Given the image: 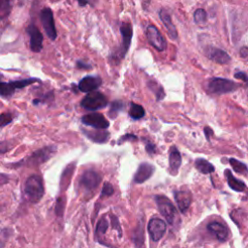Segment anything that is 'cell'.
Returning a JSON list of instances; mask_svg holds the SVG:
<instances>
[{"mask_svg":"<svg viewBox=\"0 0 248 248\" xmlns=\"http://www.w3.org/2000/svg\"><path fill=\"white\" fill-rule=\"evenodd\" d=\"M24 192L31 202H38L44 196V184L41 176L38 174L30 175L25 181Z\"/></svg>","mask_w":248,"mask_h":248,"instance_id":"1","label":"cell"},{"mask_svg":"<svg viewBox=\"0 0 248 248\" xmlns=\"http://www.w3.org/2000/svg\"><path fill=\"white\" fill-rule=\"evenodd\" d=\"M56 151L55 146H46L44 148H41L35 152H33L29 157H27L25 160H22L18 162L17 164H15V167H19V166H38L46 161L49 160L53 154Z\"/></svg>","mask_w":248,"mask_h":248,"instance_id":"2","label":"cell"},{"mask_svg":"<svg viewBox=\"0 0 248 248\" xmlns=\"http://www.w3.org/2000/svg\"><path fill=\"white\" fill-rule=\"evenodd\" d=\"M155 200L160 213L165 217L170 225L173 226L178 219V214L172 202L164 196H157Z\"/></svg>","mask_w":248,"mask_h":248,"instance_id":"3","label":"cell"},{"mask_svg":"<svg viewBox=\"0 0 248 248\" xmlns=\"http://www.w3.org/2000/svg\"><path fill=\"white\" fill-rule=\"evenodd\" d=\"M81 107L88 110H98L108 105L107 97L98 91H91L82 99Z\"/></svg>","mask_w":248,"mask_h":248,"instance_id":"4","label":"cell"},{"mask_svg":"<svg viewBox=\"0 0 248 248\" xmlns=\"http://www.w3.org/2000/svg\"><path fill=\"white\" fill-rule=\"evenodd\" d=\"M237 88V84L231 79L214 78L208 83V90L214 94H225Z\"/></svg>","mask_w":248,"mask_h":248,"instance_id":"5","label":"cell"},{"mask_svg":"<svg viewBox=\"0 0 248 248\" xmlns=\"http://www.w3.org/2000/svg\"><path fill=\"white\" fill-rule=\"evenodd\" d=\"M41 21L43 24V27L47 35V37L50 40H55L57 37L54 19H53V14L52 11L49 8H44L40 14Z\"/></svg>","mask_w":248,"mask_h":248,"instance_id":"6","label":"cell"},{"mask_svg":"<svg viewBox=\"0 0 248 248\" xmlns=\"http://www.w3.org/2000/svg\"><path fill=\"white\" fill-rule=\"evenodd\" d=\"M101 182L100 174L95 170H85L80 176L79 185L82 189L87 192H91L95 190Z\"/></svg>","mask_w":248,"mask_h":248,"instance_id":"7","label":"cell"},{"mask_svg":"<svg viewBox=\"0 0 248 248\" xmlns=\"http://www.w3.org/2000/svg\"><path fill=\"white\" fill-rule=\"evenodd\" d=\"M146 37L149 42V44L156 48L159 51H163L167 47V43L160 33V31L157 29L154 25H149L146 29Z\"/></svg>","mask_w":248,"mask_h":248,"instance_id":"8","label":"cell"},{"mask_svg":"<svg viewBox=\"0 0 248 248\" xmlns=\"http://www.w3.org/2000/svg\"><path fill=\"white\" fill-rule=\"evenodd\" d=\"M167 226L166 223L160 218H152L147 226V230L151 239L154 242L159 241L165 234Z\"/></svg>","mask_w":248,"mask_h":248,"instance_id":"9","label":"cell"},{"mask_svg":"<svg viewBox=\"0 0 248 248\" xmlns=\"http://www.w3.org/2000/svg\"><path fill=\"white\" fill-rule=\"evenodd\" d=\"M120 32L122 35V46L119 51V57L122 58L125 56L126 52L129 49L132 36H133V27L130 21H122L120 25Z\"/></svg>","mask_w":248,"mask_h":248,"instance_id":"10","label":"cell"},{"mask_svg":"<svg viewBox=\"0 0 248 248\" xmlns=\"http://www.w3.org/2000/svg\"><path fill=\"white\" fill-rule=\"evenodd\" d=\"M81 121L84 125L91 126L95 129H107L109 126L108 121L105 118V116L98 112L89 113L86 115H83L81 118Z\"/></svg>","mask_w":248,"mask_h":248,"instance_id":"11","label":"cell"},{"mask_svg":"<svg viewBox=\"0 0 248 248\" xmlns=\"http://www.w3.org/2000/svg\"><path fill=\"white\" fill-rule=\"evenodd\" d=\"M27 33L30 37V48L33 52H40L43 48V35L36 25L30 24L27 27Z\"/></svg>","mask_w":248,"mask_h":248,"instance_id":"12","label":"cell"},{"mask_svg":"<svg viewBox=\"0 0 248 248\" xmlns=\"http://www.w3.org/2000/svg\"><path fill=\"white\" fill-rule=\"evenodd\" d=\"M205 55L212 61L219 63V64H227L231 57L230 55L223 49L217 48L214 46H209L205 50Z\"/></svg>","mask_w":248,"mask_h":248,"instance_id":"13","label":"cell"},{"mask_svg":"<svg viewBox=\"0 0 248 248\" xmlns=\"http://www.w3.org/2000/svg\"><path fill=\"white\" fill-rule=\"evenodd\" d=\"M101 84H102L101 78L93 77V76H87V77H84L78 82V89L81 92L88 93V92L96 90L98 87H100Z\"/></svg>","mask_w":248,"mask_h":248,"instance_id":"14","label":"cell"},{"mask_svg":"<svg viewBox=\"0 0 248 248\" xmlns=\"http://www.w3.org/2000/svg\"><path fill=\"white\" fill-rule=\"evenodd\" d=\"M159 16H160L164 26L166 27L170 38L171 40H175L177 38V31H176L174 24L171 21V17L170 16V14L165 9H161L159 11Z\"/></svg>","mask_w":248,"mask_h":248,"instance_id":"15","label":"cell"},{"mask_svg":"<svg viewBox=\"0 0 248 248\" xmlns=\"http://www.w3.org/2000/svg\"><path fill=\"white\" fill-rule=\"evenodd\" d=\"M174 199H175L178 208L180 209L181 212H185L189 208V206L192 202L191 193L186 190L176 191L174 193Z\"/></svg>","mask_w":248,"mask_h":248,"instance_id":"16","label":"cell"},{"mask_svg":"<svg viewBox=\"0 0 248 248\" xmlns=\"http://www.w3.org/2000/svg\"><path fill=\"white\" fill-rule=\"evenodd\" d=\"M154 171V167L148 163H141L135 174V182L136 183H142L146 181Z\"/></svg>","mask_w":248,"mask_h":248,"instance_id":"17","label":"cell"},{"mask_svg":"<svg viewBox=\"0 0 248 248\" xmlns=\"http://www.w3.org/2000/svg\"><path fill=\"white\" fill-rule=\"evenodd\" d=\"M207 230L211 233H213L216 236V238L220 241H225L228 237V229L220 222L214 221L209 223L207 226Z\"/></svg>","mask_w":248,"mask_h":248,"instance_id":"18","label":"cell"},{"mask_svg":"<svg viewBox=\"0 0 248 248\" xmlns=\"http://www.w3.org/2000/svg\"><path fill=\"white\" fill-rule=\"evenodd\" d=\"M83 134L92 141L94 142H105L108 140L109 134L106 131H103V129H97L96 131H90V130H83Z\"/></svg>","mask_w":248,"mask_h":248,"instance_id":"19","label":"cell"},{"mask_svg":"<svg viewBox=\"0 0 248 248\" xmlns=\"http://www.w3.org/2000/svg\"><path fill=\"white\" fill-rule=\"evenodd\" d=\"M169 161H170V168L172 173L176 174L177 171H178V169L181 165V156H180V153L176 149L175 146H172L170 148Z\"/></svg>","mask_w":248,"mask_h":248,"instance_id":"20","label":"cell"},{"mask_svg":"<svg viewBox=\"0 0 248 248\" xmlns=\"http://www.w3.org/2000/svg\"><path fill=\"white\" fill-rule=\"evenodd\" d=\"M225 175H226L227 182H228V184H229V186H230L231 189H232V190H234V191H236V192H242V191H244V189H245V184H244L242 181L236 179V178L232 175V171H231L230 170H225Z\"/></svg>","mask_w":248,"mask_h":248,"instance_id":"21","label":"cell"},{"mask_svg":"<svg viewBox=\"0 0 248 248\" xmlns=\"http://www.w3.org/2000/svg\"><path fill=\"white\" fill-rule=\"evenodd\" d=\"M195 167H196V169H197L200 172H202V173H203V174L211 173V172H213L214 170H215V168H214V166H213L212 164H210V163H209L208 161H206L205 159H202V158L197 159V160L195 161Z\"/></svg>","mask_w":248,"mask_h":248,"instance_id":"22","label":"cell"},{"mask_svg":"<svg viewBox=\"0 0 248 248\" xmlns=\"http://www.w3.org/2000/svg\"><path fill=\"white\" fill-rule=\"evenodd\" d=\"M144 113H145L144 108L140 105L131 103V106L129 108V115L133 119H140L144 116Z\"/></svg>","mask_w":248,"mask_h":248,"instance_id":"23","label":"cell"},{"mask_svg":"<svg viewBox=\"0 0 248 248\" xmlns=\"http://www.w3.org/2000/svg\"><path fill=\"white\" fill-rule=\"evenodd\" d=\"M15 88L11 82H0V96L10 97L14 94Z\"/></svg>","mask_w":248,"mask_h":248,"instance_id":"24","label":"cell"},{"mask_svg":"<svg viewBox=\"0 0 248 248\" xmlns=\"http://www.w3.org/2000/svg\"><path fill=\"white\" fill-rule=\"evenodd\" d=\"M11 12L10 0H0V19H4L9 16Z\"/></svg>","mask_w":248,"mask_h":248,"instance_id":"25","label":"cell"},{"mask_svg":"<svg viewBox=\"0 0 248 248\" xmlns=\"http://www.w3.org/2000/svg\"><path fill=\"white\" fill-rule=\"evenodd\" d=\"M39 81L37 78H26V79H20V80H15V81H11V84L13 85V87L15 89H19V88H23L26 87L34 82Z\"/></svg>","mask_w":248,"mask_h":248,"instance_id":"26","label":"cell"},{"mask_svg":"<svg viewBox=\"0 0 248 248\" xmlns=\"http://www.w3.org/2000/svg\"><path fill=\"white\" fill-rule=\"evenodd\" d=\"M230 164L232 166V168L238 173H246L247 172V167L241 163L240 161L236 160V159H233V158H231L230 159Z\"/></svg>","mask_w":248,"mask_h":248,"instance_id":"27","label":"cell"},{"mask_svg":"<svg viewBox=\"0 0 248 248\" xmlns=\"http://www.w3.org/2000/svg\"><path fill=\"white\" fill-rule=\"evenodd\" d=\"M194 19H195V22L197 24L205 23V21H206V12L202 8L197 9L194 13Z\"/></svg>","mask_w":248,"mask_h":248,"instance_id":"28","label":"cell"},{"mask_svg":"<svg viewBox=\"0 0 248 248\" xmlns=\"http://www.w3.org/2000/svg\"><path fill=\"white\" fill-rule=\"evenodd\" d=\"M108 222L105 218H101L97 224V228H96V235L99 236V235H103L106 231L108 230Z\"/></svg>","mask_w":248,"mask_h":248,"instance_id":"29","label":"cell"},{"mask_svg":"<svg viewBox=\"0 0 248 248\" xmlns=\"http://www.w3.org/2000/svg\"><path fill=\"white\" fill-rule=\"evenodd\" d=\"M123 107V104L121 101H114L112 104H111V107H110V110H109V115L110 117H115L117 115V112L122 108Z\"/></svg>","mask_w":248,"mask_h":248,"instance_id":"30","label":"cell"},{"mask_svg":"<svg viewBox=\"0 0 248 248\" xmlns=\"http://www.w3.org/2000/svg\"><path fill=\"white\" fill-rule=\"evenodd\" d=\"M13 121V115L10 112H3L0 114V127H4Z\"/></svg>","mask_w":248,"mask_h":248,"instance_id":"31","label":"cell"},{"mask_svg":"<svg viewBox=\"0 0 248 248\" xmlns=\"http://www.w3.org/2000/svg\"><path fill=\"white\" fill-rule=\"evenodd\" d=\"M113 187L111 184L106 182L103 186V189H102V197L104 196H110L113 194Z\"/></svg>","mask_w":248,"mask_h":248,"instance_id":"32","label":"cell"},{"mask_svg":"<svg viewBox=\"0 0 248 248\" xmlns=\"http://www.w3.org/2000/svg\"><path fill=\"white\" fill-rule=\"evenodd\" d=\"M11 148H12V144L10 141H7V140L0 141V154H4L8 152Z\"/></svg>","mask_w":248,"mask_h":248,"instance_id":"33","label":"cell"},{"mask_svg":"<svg viewBox=\"0 0 248 248\" xmlns=\"http://www.w3.org/2000/svg\"><path fill=\"white\" fill-rule=\"evenodd\" d=\"M234 78L243 80L244 82H246L248 84V76L244 73V72H236L234 74Z\"/></svg>","mask_w":248,"mask_h":248,"instance_id":"34","label":"cell"},{"mask_svg":"<svg viewBox=\"0 0 248 248\" xmlns=\"http://www.w3.org/2000/svg\"><path fill=\"white\" fill-rule=\"evenodd\" d=\"M145 148H146V151H147L149 154H152V153L155 152V145H154L153 143H151V142L146 143Z\"/></svg>","mask_w":248,"mask_h":248,"instance_id":"35","label":"cell"},{"mask_svg":"<svg viewBox=\"0 0 248 248\" xmlns=\"http://www.w3.org/2000/svg\"><path fill=\"white\" fill-rule=\"evenodd\" d=\"M8 181H9V177L6 174L0 173V186L6 184Z\"/></svg>","mask_w":248,"mask_h":248,"instance_id":"36","label":"cell"},{"mask_svg":"<svg viewBox=\"0 0 248 248\" xmlns=\"http://www.w3.org/2000/svg\"><path fill=\"white\" fill-rule=\"evenodd\" d=\"M77 66H78V68H80V69H81V68H82V69H89V68H91L90 65L85 64V63H83V62H81V61H78Z\"/></svg>","mask_w":248,"mask_h":248,"instance_id":"37","label":"cell"},{"mask_svg":"<svg viewBox=\"0 0 248 248\" xmlns=\"http://www.w3.org/2000/svg\"><path fill=\"white\" fill-rule=\"evenodd\" d=\"M240 55H241V57H247L248 56V47L247 46H243L240 49Z\"/></svg>","mask_w":248,"mask_h":248,"instance_id":"38","label":"cell"},{"mask_svg":"<svg viewBox=\"0 0 248 248\" xmlns=\"http://www.w3.org/2000/svg\"><path fill=\"white\" fill-rule=\"evenodd\" d=\"M204 134L206 136V139L209 140V134H213V132H212V130L209 127H205L204 128Z\"/></svg>","mask_w":248,"mask_h":248,"instance_id":"39","label":"cell"},{"mask_svg":"<svg viewBox=\"0 0 248 248\" xmlns=\"http://www.w3.org/2000/svg\"><path fill=\"white\" fill-rule=\"evenodd\" d=\"M78 2L80 6H85L88 3V0H78Z\"/></svg>","mask_w":248,"mask_h":248,"instance_id":"40","label":"cell"},{"mask_svg":"<svg viewBox=\"0 0 248 248\" xmlns=\"http://www.w3.org/2000/svg\"><path fill=\"white\" fill-rule=\"evenodd\" d=\"M0 77H1V76H0Z\"/></svg>","mask_w":248,"mask_h":248,"instance_id":"41","label":"cell"}]
</instances>
